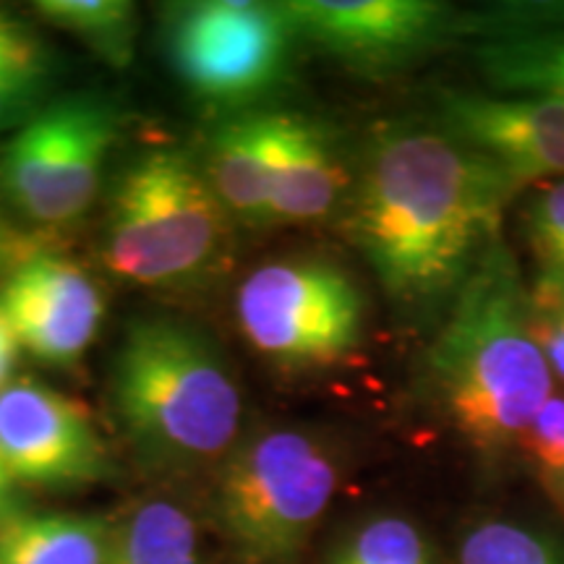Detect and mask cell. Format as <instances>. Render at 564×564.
Masks as SVG:
<instances>
[{
	"label": "cell",
	"instance_id": "obj_24",
	"mask_svg": "<svg viewBox=\"0 0 564 564\" xmlns=\"http://www.w3.org/2000/svg\"><path fill=\"white\" fill-rule=\"evenodd\" d=\"M528 241L541 270L564 274V178L533 199L528 209Z\"/></svg>",
	"mask_w": 564,
	"mask_h": 564
},
{
	"label": "cell",
	"instance_id": "obj_6",
	"mask_svg": "<svg viewBox=\"0 0 564 564\" xmlns=\"http://www.w3.org/2000/svg\"><path fill=\"white\" fill-rule=\"evenodd\" d=\"M162 37L173 74L196 100L238 108L278 87L299 34L282 3L199 0L171 6Z\"/></svg>",
	"mask_w": 564,
	"mask_h": 564
},
{
	"label": "cell",
	"instance_id": "obj_3",
	"mask_svg": "<svg viewBox=\"0 0 564 564\" xmlns=\"http://www.w3.org/2000/svg\"><path fill=\"white\" fill-rule=\"evenodd\" d=\"M112 403L129 440L160 465L223 457L241 429V392L207 337L154 316L126 329L112 361Z\"/></svg>",
	"mask_w": 564,
	"mask_h": 564
},
{
	"label": "cell",
	"instance_id": "obj_22",
	"mask_svg": "<svg viewBox=\"0 0 564 564\" xmlns=\"http://www.w3.org/2000/svg\"><path fill=\"white\" fill-rule=\"evenodd\" d=\"M518 447L523 449L535 481L564 520V398L552 394L546 405L535 413L531 426L520 436Z\"/></svg>",
	"mask_w": 564,
	"mask_h": 564
},
{
	"label": "cell",
	"instance_id": "obj_9",
	"mask_svg": "<svg viewBox=\"0 0 564 564\" xmlns=\"http://www.w3.org/2000/svg\"><path fill=\"white\" fill-rule=\"evenodd\" d=\"M0 460L17 484L84 486L108 476V453L79 403L47 384L0 387Z\"/></svg>",
	"mask_w": 564,
	"mask_h": 564
},
{
	"label": "cell",
	"instance_id": "obj_23",
	"mask_svg": "<svg viewBox=\"0 0 564 564\" xmlns=\"http://www.w3.org/2000/svg\"><path fill=\"white\" fill-rule=\"evenodd\" d=\"M525 316L554 379L564 382V274L544 272L525 288Z\"/></svg>",
	"mask_w": 564,
	"mask_h": 564
},
{
	"label": "cell",
	"instance_id": "obj_4",
	"mask_svg": "<svg viewBox=\"0 0 564 564\" xmlns=\"http://www.w3.org/2000/svg\"><path fill=\"white\" fill-rule=\"evenodd\" d=\"M225 220L228 212L192 154L144 152L112 188L105 262L133 285H188L207 274L223 253Z\"/></svg>",
	"mask_w": 564,
	"mask_h": 564
},
{
	"label": "cell",
	"instance_id": "obj_14",
	"mask_svg": "<svg viewBox=\"0 0 564 564\" xmlns=\"http://www.w3.org/2000/svg\"><path fill=\"white\" fill-rule=\"evenodd\" d=\"M270 131L272 112L230 118L212 137L204 165L217 202L228 217L232 215L246 225L272 223Z\"/></svg>",
	"mask_w": 564,
	"mask_h": 564
},
{
	"label": "cell",
	"instance_id": "obj_20",
	"mask_svg": "<svg viewBox=\"0 0 564 564\" xmlns=\"http://www.w3.org/2000/svg\"><path fill=\"white\" fill-rule=\"evenodd\" d=\"M460 564H564V549L528 525L489 520L463 539Z\"/></svg>",
	"mask_w": 564,
	"mask_h": 564
},
{
	"label": "cell",
	"instance_id": "obj_13",
	"mask_svg": "<svg viewBox=\"0 0 564 564\" xmlns=\"http://www.w3.org/2000/svg\"><path fill=\"white\" fill-rule=\"evenodd\" d=\"M272 223H312L329 215L343 192V167L319 126L291 112H272Z\"/></svg>",
	"mask_w": 564,
	"mask_h": 564
},
{
	"label": "cell",
	"instance_id": "obj_17",
	"mask_svg": "<svg viewBox=\"0 0 564 564\" xmlns=\"http://www.w3.org/2000/svg\"><path fill=\"white\" fill-rule=\"evenodd\" d=\"M105 564H202L194 518L167 499L141 502L112 525Z\"/></svg>",
	"mask_w": 564,
	"mask_h": 564
},
{
	"label": "cell",
	"instance_id": "obj_27",
	"mask_svg": "<svg viewBox=\"0 0 564 564\" xmlns=\"http://www.w3.org/2000/svg\"><path fill=\"white\" fill-rule=\"evenodd\" d=\"M6 262H9V232H6V225L0 223V270H3Z\"/></svg>",
	"mask_w": 564,
	"mask_h": 564
},
{
	"label": "cell",
	"instance_id": "obj_21",
	"mask_svg": "<svg viewBox=\"0 0 564 564\" xmlns=\"http://www.w3.org/2000/svg\"><path fill=\"white\" fill-rule=\"evenodd\" d=\"M333 564H434L423 533L403 518H377L358 528Z\"/></svg>",
	"mask_w": 564,
	"mask_h": 564
},
{
	"label": "cell",
	"instance_id": "obj_15",
	"mask_svg": "<svg viewBox=\"0 0 564 564\" xmlns=\"http://www.w3.org/2000/svg\"><path fill=\"white\" fill-rule=\"evenodd\" d=\"M110 539L100 518L19 510L0 520V564H105Z\"/></svg>",
	"mask_w": 564,
	"mask_h": 564
},
{
	"label": "cell",
	"instance_id": "obj_11",
	"mask_svg": "<svg viewBox=\"0 0 564 564\" xmlns=\"http://www.w3.org/2000/svg\"><path fill=\"white\" fill-rule=\"evenodd\" d=\"M299 37L356 66H400L453 30V11L432 0H293Z\"/></svg>",
	"mask_w": 564,
	"mask_h": 564
},
{
	"label": "cell",
	"instance_id": "obj_25",
	"mask_svg": "<svg viewBox=\"0 0 564 564\" xmlns=\"http://www.w3.org/2000/svg\"><path fill=\"white\" fill-rule=\"evenodd\" d=\"M19 337L13 333L9 316H6L3 308H0V387H6L11 382L13 366H17L19 358Z\"/></svg>",
	"mask_w": 564,
	"mask_h": 564
},
{
	"label": "cell",
	"instance_id": "obj_16",
	"mask_svg": "<svg viewBox=\"0 0 564 564\" xmlns=\"http://www.w3.org/2000/svg\"><path fill=\"white\" fill-rule=\"evenodd\" d=\"M478 63L507 95L564 105V30L512 26L478 47Z\"/></svg>",
	"mask_w": 564,
	"mask_h": 564
},
{
	"label": "cell",
	"instance_id": "obj_10",
	"mask_svg": "<svg viewBox=\"0 0 564 564\" xmlns=\"http://www.w3.org/2000/svg\"><path fill=\"white\" fill-rule=\"evenodd\" d=\"M21 348L45 364L79 361L105 319V299L79 264L55 253H34L21 262L0 291Z\"/></svg>",
	"mask_w": 564,
	"mask_h": 564
},
{
	"label": "cell",
	"instance_id": "obj_2",
	"mask_svg": "<svg viewBox=\"0 0 564 564\" xmlns=\"http://www.w3.org/2000/svg\"><path fill=\"white\" fill-rule=\"evenodd\" d=\"M426 369L436 403L481 457L518 447L554 394V373L528 329L525 285L502 238L457 288Z\"/></svg>",
	"mask_w": 564,
	"mask_h": 564
},
{
	"label": "cell",
	"instance_id": "obj_19",
	"mask_svg": "<svg viewBox=\"0 0 564 564\" xmlns=\"http://www.w3.org/2000/svg\"><path fill=\"white\" fill-rule=\"evenodd\" d=\"M34 9L58 30H66L112 66H126L137 40V6L129 0H40Z\"/></svg>",
	"mask_w": 564,
	"mask_h": 564
},
{
	"label": "cell",
	"instance_id": "obj_7",
	"mask_svg": "<svg viewBox=\"0 0 564 564\" xmlns=\"http://www.w3.org/2000/svg\"><path fill=\"white\" fill-rule=\"evenodd\" d=\"M118 133V110L102 95L76 91L19 126L0 160V186L21 215L68 225L87 215Z\"/></svg>",
	"mask_w": 564,
	"mask_h": 564
},
{
	"label": "cell",
	"instance_id": "obj_1",
	"mask_svg": "<svg viewBox=\"0 0 564 564\" xmlns=\"http://www.w3.org/2000/svg\"><path fill=\"white\" fill-rule=\"evenodd\" d=\"M514 183L447 131L390 129L373 139L350 212L352 243L405 306L457 293L499 238Z\"/></svg>",
	"mask_w": 564,
	"mask_h": 564
},
{
	"label": "cell",
	"instance_id": "obj_5",
	"mask_svg": "<svg viewBox=\"0 0 564 564\" xmlns=\"http://www.w3.org/2000/svg\"><path fill=\"white\" fill-rule=\"evenodd\" d=\"M340 465L322 436L267 429L238 444L217 481L220 523L249 564H288L324 518Z\"/></svg>",
	"mask_w": 564,
	"mask_h": 564
},
{
	"label": "cell",
	"instance_id": "obj_18",
	"mask_svg": "<svg viewBox=\"0 0 564 564\" xmlns=\"http://www.w3.org/2000/svg\"><path fill=\"white\" fill-rule=\"evenodd\" d=\"M51 79L53 55L40 34L0 11V131L21 126L40 110Z\"/></svg>",
	"mask_w": 564,
	"mask_h": 564
},
{
	"label": "cell",
	"instance_id": "obj_26",
	"mask_svg": "<svg viewBox=\"0 0 564 564\" xmlns=\"http://www.w3.org/2000/svg\"><path fill=\"white\" fill-rule=\"evenodd\" d=\"M19 512V497H17V481H13L9 470H6L3 460H0V520L9 514Z\"/></svg>",
	"mask_w": 564,
	"mask_h": 564
},
{
	"label": "cell",
	"instance_id": "obj_8",
	"mask_svg": "<svg viewBox=\"0 0 564 564\" xmlns=\"http://www.w3.org/2000/svg\"><path fill=\"white\" fill-rule=\"evenodd\" d=\"M236 306L246 340L282 366H335L361 345V293L322 259L259 267L243 280Z\"/></svg>",
	"mask_w": 564,
	"mask_h": 564
},
{
	"label": "cell",
	"instance_id": "obj_12",
	"mask_svg": "<svg viewBox=\"0 0 564 564\" xmlns=\"http://www.w3.org/2000/svg\"><path fill=\"white\" fill-rule=\"evenodd\" d=\"M449 137L491 160L512 183L564 175V105L535 97L442 91Z\"/></svg>",
	"mask_w": 564,
	"mask_h": 564
}]
</instances>
